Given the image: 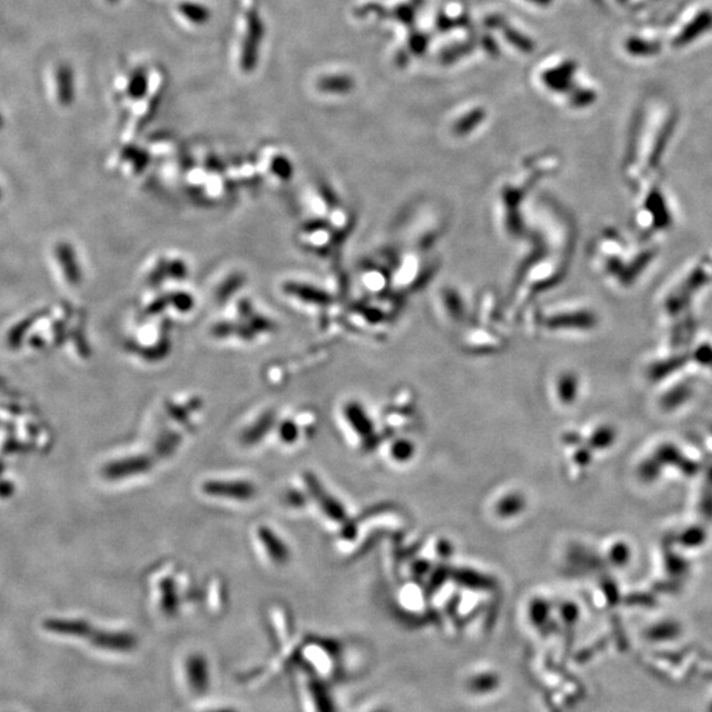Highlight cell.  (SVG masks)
<instances>
[{"instance_id": "cell-8", "label": "cell", "mask_w": 712, "mask_h": 712, "mask_svg": "<svg viewBox=\"0 0 712 712\" xmlns=\"http://www.w3.org/2000/svg\"><path fill=\"white\" fill-rule=\"evenodd\" d=\"M97 643L104 649L130 652L136 646V638L132 634L127 632H107L99 636Z\"/></svg>"}, {"instance_id": "cell-10", "label": "cell", "mask_w": 712, "mask_h": 712, "mask_svg": "<svg viewBox=\"0 0 712 712\" xmlns=\"http://www.w3.org/2000/svg\"><path fill=\"white\" fill-rule=\"evenodd\" d=\"M179 11L181 12L182 16H185L190 23L202 25L210 20V10L200 3L193 1H183L179 7Z\"/></svg>"}, {"instance_id": "cell-13", "label": "cell", "mask_w": 712, "mask_h": 712, "mask_svg": "<svg viewBox=\"0 0 712 712\" xmlns=\"http://www.w3.org/2000/svg\"><path fill=\"white\" fill-rule=\"evenodd\" d=\"M279 435L285 443H293L298 437V429L292 421H284L279 429Z\"/></svg>"}, {"instance_id": "cell-15", "label": "cell", "mask_w": 712, "mask_h": 712, "mask_svg": "<svg viewBox=\"0 0 712 712\" xmlns=\"http://www.w3.org/2000/svg\"><path fill=\"white\" fill-rule=\"evenodd\" d=\"M107 1H109V3H116L118 0H107Z\"/></svg>"}, {"instance_id": "cell-12", "label": "cell", "mask_w": 712, "mask_h": 712, "mask_svg": "<svg viewBox=\"0 0 712 712\" xmlns=\"http://www.w3.org/2000/svg\"><path fill=\"white\" fill-rule=\"evenodd\" d=\"M180 443H181V437L179 434H176V433H169V434H164L158 440V443H156V449H158V452L161 456H165L169 452L176 450Z\"/></svg>"}, {"instance_id": "cell-4", "label": "cell", "mask_w": 712, "mask_h": 712, "mask_svg": "<svg viewBox=\"0 0 712 712\" xmlns=\"http://www.w3.org/2000/svg\"><path fill=\"white\" fill-rule=\"evenodd\" d=\"M258 536L273 564L276 565L288 564L291 558L289 547L274 531H272L271 528L260 526L258 529Z\"/></svg>"}, {"instance_id": "cell-5", "label": "cell", "mask_w": 712, "mask_h": 712, "mask_svg": "<svg viewBox=\"0 0 712 712\" xmlns=\"http://www.w3.org/2000/svg\"><path fill=\"white\" fill-rule=\"evenodd\" d=\"M55 81H56L57 99L62 106H69L74 101L76 97V82H74V71L71 67L67 64H61L57 67L55 73Z\"/></svg>"}, {"instance_id": "cell-3", "label": "cell", "mask_w": 712, "mask_h": 712, "mask_svg": "<svg viewBox=\"0 0 712 712\" xmlns=\"http://www.w3.org/2000/svg\"><path fill=\"white\" fill-rule=\"evenodd\" d=\"M152 461L146 455L128 456L115 461L104 468V475L111 480H123L131 476L144 474L151 470Z\"/></svg>"}, {"instance_id": "cell-2", "label": "cell", "mask_w": 712, "mask_h": 712, "mask_svg": "<svg viewBox=\"0 0 712 712\" xmlns=\"http://www.w3.org/2000/svg\"><path fill=\"white\" fill-rule=\"evenodd\" d=\"M202 491L213 498L249 501L256 495L253 483L246 480H209L202 484Z\"/></svg>"}, {"instance_id": "cell-14", "label": "cell", "mask_w": 712, "mask_h": 712, "mask_svg": "<svg viewBox=\"0 0 712 712\" xmlns=\"http://www.w3.org/2000/svg\"><path fill=\"white\" fill-rule=\"evenodd\" d=\"M347 85L349 83L344 78H325L319 81V88L326 91L344 90Z\"/></svg>"}, {"instance_id": "cell-9", "label": "cell", "mask_w": 712, "mask_h": 712, "mask_svg": "<svg viewBox=\"0 0 712 712\" xmlns=\"http://www.w3.org/2000/svg\"><path fill=\"white\" fill-rule=\"evenodd\" d=\"M160 594H161V610L162 613L168 616H174L179 610L180 601L176 585L172 579H165L160 583Z\"/></svg>"}, {"instance_id": "cell-6", "label": "cell", "mask_w": 712, "mask_h": 712, "mask_svg": "<svg viewBox=\"0 0 712 712\" xmlns=\"http://www.w3.org/2000/svg\"><path fill=\"white\" fill-rule=\"evenodd\" d=\"M188 683L194 692H204L209 689V667L202 656H193L186 662Z\"/></svg>"}, {"instance_id": "cell-11", "label": "cell", "mask_w": 712, "mask_h": 712, "mask_svg": "<svg viewBox=\"0 0 712 712\" xmlns=\"http://www.w3.org/2000/svg\"><path fill=\"white\" fill-rule=\"evenodd\" d=\"M148 85H149V81H148L147 71L143 69L136 70L128 82V95L134 99L143 98L147 94Z\"/></svg>"}, {"instance_id": "cell-1", "label": "cell", "mask_w": 712, "mask_h": 712, "mask_svg": "<svg viewBox=\"0 0 712 712\" xmlns=\"http://www.w3.org/2000/svg\"><path fill=\"white\" fill-rule=\"evenodd\" d=\"M264 32L265 29L260 13L256 10L247 12V29L240 57V67L244 71H252L256 68Z\"/></svg>"}, {"instance_id": "cell-7", "label": "cell", "mask_w": 712, "mask_h": 712, "mask_svg": "<svg viewBox=\"0 0 712 712\" xmlns=\"http://www.w3.org/2000/svg\"><path fill=\"white\" fill-rule=\"evenodd\" d=\"M274 421H276V416L273 412H268V413L263 414L253 425H251L249 428L243 431V434L240 437L243 445L253 446L258 442H260L268 434V431L273 428Z\"/></svg>"}]
</instances>
